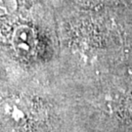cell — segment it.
Returning a JSON list of instances; mask_svg holds the SVG:
<instances>
[{"label":"cell","mask_w":132,"mask_h":132,"mask_svg":"<svg viewBox=\"0 0 132 132\" xmlns=\"http://www.w3.org/2000/svg\"><path fill=\"white\" fill-rule=\"evenodd\" d=\"M54 101V99L52 100ZM42 94L0 90V128L8 132H43L56 123V106Z\"/></svg>","instance_id":"1"},{"label":"cell","mask_w":132,"mask_h":132,"mask_svg":"<svg viewBox=\"0 0 132 132\" xmlns=\"http://www.w3.org/2000/svg\"><path fill=\"white\" fill-rule=\"evenodd\" d=\"M12 42L14 49L22 56L32 54L36 44V35L33 28L27 24L18 27L13 33Z\"/></svg>","instance_id":"2"},{"label":"cell","mask_w":132,"mask_h":132,"mask_svg":"<svg viewBox=\"0 0 132 132\" xmlns=\"http://www.w3.org/2000/svg\"><path fill=\"white\" fill-rule=\"evenodd\" d=\"M18 8V0H0V18L15 14Z\"/></svg>","instance_id":"3"}]
</instances>
